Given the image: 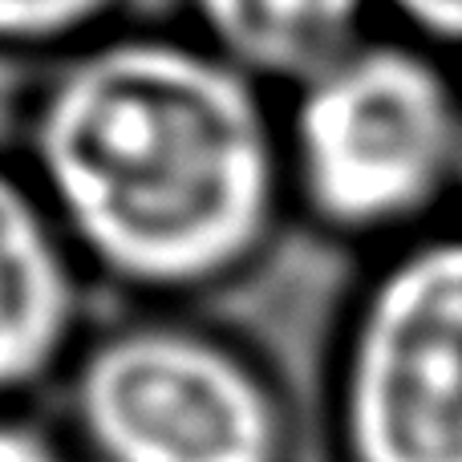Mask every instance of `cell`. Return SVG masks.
<instances>
[{"label":"cell","mask_w":462,"mask_h":462,"mask_svg":"<svg viewBox=\"0 0 462 462\" xmlns=\"http://www.w3.org/2000/svg\"><path fill=\"white\" fill-rule=\"evenodd\" d=\"M353 462H462V239L402 255L369 292L345 365Z\"/></svg>","instance_id":"3957f363"},{"label":"cell","mask_w":462,"mask_h":462,"mask_svg":"<svg viewBox=\"0 0 462 462\" xmlns=\"http://www.w3.org/2000/svg\"><path fill=\"white\" fill-rule=\"evenodd\" d=\"M292 159L320 219L390 227L430 208L462 167V114L426 57L357 45L300 86Z\"/></svg>","instance_id":"7a4b0ae2"},{"label":"cell","mask_w":462,"mask_h":462,"mask_svg":"<svg viewBox=\"0 0 462 462\" xmlns=\"http://www.w3.org/2000/svg\"><path fill=\"white\" fill-rule=\"evenodd\" d=\"M393 8L430 37L462 45V0H393Z\"/></svg>","instance_id":"ba28073f"},{"label":"cell","mask_w":462,"mask_h":462,"mask_svg":"<svg viewBox=\"0 0 462 462\" xmlns=\"http://www.w3.org/2000/svg\"><path fill=\"white\" fill-rule=\"evenodd\" d=\"M37 162L73 236L138 284H199L239 263L276 187L244 69L175 41L73 61L41 106Z\"/></svg>","instance_id":"6da1fadb"},{"label":"cell","mask_w":462,"mask_h":462,"mask_svg":"<svg viewBox=\"0 0 462 462\" xmlns=\"http://www.w3.org/2000/svg\"><path fill=\"white\" fill-rule=\"evenodd\" d=\"M110 0H0V41H41L78 32L89 24Z\"/></svg>","instance_id":"52a82bcc"},{"label":"cell","mask_w":462,"mask_h":462,"mask_svg":"<svg viewBox=\"0 0 462 462\" xmlns=\"http://www.w3.org/2000/svg\"><path fill=\"white\" fill-rule=\"evenodd\" d=\"M224 57L244 73L304 86L353 45L365 0H195Z\"/></svg>","instance_id":"8992f818"},{"label":"cell","mask_w":462,"mask_h":462,"mask_svg":"<svg viewBox=\"0 0 462 462\" xmlns=\"http://www.w3.org/2000/svg\"><path fill=\"white\" fill-rule=\"evenodd\" d=\"M69 268L41 208L0 175V393L32 382L69 328Z\"/></svg>","instance_id":"5b68a950"},{"label":"cell","mask_w":462,"mask_h":462,"mask_svg":"<svg viewBox=\"0 0 462 462\" xmlns=\"http://www.w3.org/2000/svg\"><path fill=\"white\" fill-rule=\"evenodd\" d=\"M78 418L106 462H276L268 390L227 349L183 328H130L78 377Z\"/></svg>","instance_id":"277c9868"},{"label":"cell","mask_w":462,"mask_h":462,"mask_svg":"<svg viewBox=\"0 0 462 462\" xmlns=\"http://www.w3.org/2000/svg\"><path fill=\"white\" fill-rule=\"evenodd\" d=\"M458 175H462V167H458Z\"/></svg>","instance_id":"30bf717a"},{"label":"cell","mask_w":462,"mask_h":462,"mask_svg":"<svg viewBox=\"0 0 462 462\" xmlns=\"http://www.w3.org/2000/svg\"><path fill=\"white\" fill-rule=\"evenodd\" d=\"M0 462H57L45 439L13 422H0Z\"/></svg>","instance_id":"9c48e42d"}]
</instances>
